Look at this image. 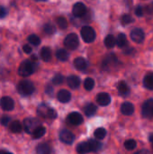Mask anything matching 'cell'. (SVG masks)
Segmentation results:
<instances>
[{
	"label": "cell",
	"mask_w": 153,
	"mask_h": 154,
	"mask_svg": "<svg viewBox=\"0 0 153 154\" xmlns=\"http://www.w3.org/2000/svg\"><path fill=\"white\" fill-rule=\"evenodd\" d=\"M35 69L36 67L34 62L32 60H24L21 63L18 69V73L21 77H29L35 71Z\"/></svg>",
	"instance_id": "cell-2"
},
{
	"label": "cell",
	"mask_w": 153,
	"mask_h": 154,
	"mask_svg": "<svg viewBox=\"0 0 153 154\" xmlns=\"http://www.w3.org/2000/svg\"><path fill=\"white\" fill-rule=\"evenodd\" d=\"M43 31L46 34H53L55 32H56V28L53 24L51 23H46L44 26H43Z\"/></svg>",
	"instance_id": "cell-35"
},
{
	"label": "cell",
	"mask_w": 153,
	"mask_h": 154,
	"mask_svg": "<svg viewBox=\"0 0 153 154\" xmlns=\"http://www.w3.org/2000/svg\"><path fill=\"white\" fill-rule=\"evenodd\" d=\"M37 154H50V148L47 143H40L36 147Z\"/></svg>",
	"instance_id": "cell-26"
},
{
	"label": "cell",
	"mask_w": 153,
	"mask_h": 154,
	"mask_svg": "<svg viewBox=\"0 0 153 154\" xmlns=\"http://www.w3.org/2000/svg\"><path fill=\"white\" fill-rule=\"evenodd\" d=\"M0 106L5 111H12L14 108V102L9 97H4L0 99Z\"/></svg>",
	"instance_id": "cell-12"
},
{
	"label": "cell",
	"mask_w": 153,
	"mask_h": 154,
	"mask_svg": "<svg viewBox=\"0 0 153 154\" xmlns=\"http://www.w3.org/2000/svg\"><path fill=\"white\" fill-rule=\"evenodd\" d=\"M77 152L79 154H87L88 152H91L88 141L87 142H82V143H78L77 146Z\"/></svg>",
	"instance_id": "cell-19"
},
{
	"label": "cell",
	"mask_w": 153,
	"mask_h": 154,
	"mask_svg": "<svg viewBox=\"0 0 153 154\" xmlns=\"http://www.w3.org/2000/svg\"><path fill=\"white\" fill-rule=\"evenodd\" d=\"M149 140H150V142H151V143L153 144V134H150V136H149Z\"/></svg>",
	"instance_id": "cell-45"
},
{
	"label": "cell",
	"mask_w": 153,
	"mask_h": 154,
	"mask_svg": "<svg viewBox=\"0 0 153 154\" xmlns=\"http://www.w3.org/2000/svg\"><path fill=\"white\" fill-rule=\"evenodd\" d=\"M67 120L68 122L72 125H81L83 122H84V119H83V116L78 113V112H73V113H70L68 117H67Z\"/></svg>",
	"instance_id": "cell-11"
},
{
	"label": "cell",
	"mask_w": 153,
	"mask_h": 154,
	"mask_svg": "<svg viewBox=\"0 0 153 154\" xmlns=\"http://www.w3.org/2000/svg\"><path fill=\"white\" fill-rule=\"evenodd\" d=\"M7 14V10L5 7H0V18L5 17Z\"/></svg>",
	"instance_id": "cell-42"
},
{
	"label": "cell",
	"mask_w": 153,
	"mask_h": 154,
	"mask_svg": "<svg viewBox=\"0 0 153 154\" xmlns=\"http://www.w3.org/2000/svg\"><path fill=\"white\" fill-rule=\"evenodd\" d=\"M115 44H116V40H115L114 35L109 34V35H107L106 37V39H105V45H106V48L112 49V48H114L115 46Z\"/></svg>",
	"instance_id": "cell-27"
},
{
	"label": "cell",
	"mask_w": 153,
	"mask_h": 154,
	"mask_svg": "<svg viewBox=\"0 0 153 154\" xmlns=\"http://www.w3.org/2000/svg\"><path fill=\"white\" fill-rule=\"evenodd\" d=\"M96 102L102 106H106L111 103V97L107 93H100L96 97Z\"/></svg>",
	"instance_id": "cell-13"
},
{
	"label": "cell",
	"mask_w": 153,
	"mask_h": 154,
	"mask_svg": "<svg viewBox=\"0 0 153 154\" xmlns=\"http://www.w3.org/2000/svg\"><path fill=\"white\" fill-rule=\"evenodd\" d=\"M143 13H144V11H143V7H142V5H138V6L135 8V14H136L137 16H139V17L143 16Z\"/></svg>",
	"instance_id": "cell-39"
},
{
	"label": "cell",
	"mask_w": 153,
	"mask_h": 154,
	"mask_svg": "<svg viewBox=\"0 0 153 154\" xmlns=\"http://www.w3.org/2000/svg\"><path fill=\"white\" fill-rule=\"evenodd\" d=\"M80 79L78 76L75 75H71L69 77L67 78V84L69 85V88H78L80 86Z\"/></svg>",
	"instance_id": "cell-16"
},
{
	"label": "cell",
	"mask_w": 153,
	"mask_h": 154,
	"mask_svg": "<svg viewBox=\"0 0 153 154\" xmlns=\"http://www.w3.org/2000/svg\"><path fill=\"white\" fill-rule=\"evenodd\" d=\"M41 58L46 62L50 60V59H51V51H50V49L49 47H43L41 50Z\"/></svg>",
	"instance_id": "cell-23"
},
{
	"label": "cell",
	"mask_w": 153,
	"mask_h": 154,
	"mask_svg": "<svg viewBox=\"0 0 153 154\" xmlns=\"http://www.w3.org/2000/svg\"><path fill=\"white\" fill-rule=\"evenodd\" d=\"M84 87L86 88V90L90 91L93 89V88L95 87V81L93 79L91 78H87L84 81Z\"/></svg>",
	"instance_id": "cell-32"
},
{
	"label": "cell",
	"mask_w": 153,
	"mask_h": 154,
	"mask_svg": "<svg viewBox=\"0 0 153 154\" xmlns=\"http://www.w3.org/2000/svg\"><path fill=\"white\" fill-rule=\"evenodd\" d=\"M115 40H116V44L119 48H124V47L127 46V44H128L127 38L124 33H119V35L117 36V39H115Z\"/></svg>",
	"instance_id": "cell-25"
},
{
	"label": "cell",
	"mask_w": 153,
	"mask_h": 154,
	"mask_svg": "<svg viewBox=\"0 0 153 154\" xmlns=\"http://www.w3.org/2000/svg\"><path fill=\"white\" fill-rule=\"evenodd\" d=\"M56 57L60 61H66L69 60V53L68 52V51H66L64 49H60L56 51Z\"/></svg>",
	"instance_id": "cell-24"
},
{
	"label": "cell",
	"mask_w": 153,
	"mask_h": 154,
	"mask_svg": "<svg viewBox=\"0 0 153 154\" xmlns=\"http://www.w3.org/2000/svg\"><path fill=\"white\" fill-rule=\"evenodd\" d=\"M96 110H97V107L92 104V103H88L84 107V113L87 116L90 117V116H93L96 113Z\"/></svg>",
	"instance_id": "cell-20"
},
{
	"label": "cell",
	"mask_w": 153,
	"mask_h": 154,
	"mask_svg": "<svg viewBox=\"0 0 153 154\" xmlns=\"http://www.w3.org/2000/svg\"><path fill=\"white\" fill-rule=\"evenodd\" d=\"M34 90H35L34 85L32 84V82L27 79L21 80L17 85V91L19 92V94L24 97L32 95L34 92Z\"/></svg>",
	"instance_id": "cell-1"
},
{
	"label": "cell",
	"mask_w": 153,
	"mask_h": 154,
	"mask_svg": "<svg viewBox=\"0 0 153 154\" xmlns=\"http://www.w3.org/2000/svg\"><path fill=\"white\" fill-rule=\"evenodd\" d=\"M143 85L146 88L153 90V72L148 73L143 79Z\"/></svg>",
	"instance_id": "cell-21"
},
{
	"label": "cell",
	"mask_w": 153,
	"mask_h": 154,
	"mask_svg": "<svg viewBox=\"0 0 153 154\" xmlns=\"http://www.w3.org/2000/svg\"><path fill=\"white\" fill-rule=\"evenodd\" d=\"M64 77L61 74H56L52 79V83L54 85H60L64 82Z\"/></svg>",
	"instance_id": "cell-37"
},
{
	"label": "cell",
	"mask_w": 153,
	"mask_h": 154,
	"mask_svg": "<svg viewBox=\"0 0 153 154\" xmlns=\"http://www.w3.org/2000/svg\"><path fill=\"white\" fill-rule=\"evenodd\" d=\"M57 98L61 103H69L71 99V94L66 89H61L58 92Z\"/></svg>",
	"instance_id": "cell-14"
},
{
	"label": "cell",
	"mask_w": 153,
	"mask_h": 154,
	"mask_svg": "<svg viewBox=\"0 0 153 154\" xmlns=\"http://www.w3.org/2000/svg\"><path fill=\"white\" fill-rule=\"evenodd\" d=\"M46 118H49V119H55L57 117V112L51 108V107H49L48 110H47V113H46Z\"/></svg>",
	"instance_id": "cell-38"
},
{
	"label": "cell",
	"mask_w": 153,
	"mask_h": 154,
	"mask_svg": "<svg viewBox=\"0 0 153 154\" xmlns=\"http://www.w3.org/2000/svg\"><path fill=\"white\" fill-rule=\"evenodd\" d=\"M131 38L132 40L136 43H142L144 41L145 34L142 29L141 28H135L131 32Z\"/></svg>",
	"instance_id": "cell-8"
},
{
	"label": "cell",
	"mask_w": 153,
	"mask_h": 154,
	"mask_svg": "<svg viewBox=\"0 0 153 154\" xmlns=\"http://www.w3.org/2000/svg\"><path fill=\"white\" fill-rule=\"evenodd\" d=\"M135 154H149V152L147 150H141V151L137 152Z\"/></svg>",
	"instance_id": "cell-44"
},
{
	"label": "cell",
	"mask_w": 153,
	"mask_h": 154,
	"mask_svg": "<svg viewBox=\"0 0 153 154\" xmlns=\"http://www.w3.org/2000/svg\"><path fill=\"white\" fill-rule=\"evenodd\" d=\"M56 23H57L59 28L61 29V30H64V29H66L68 27V22H67L66 18L63 17V16L57 17L56 18Z\"/></svg>",
	"instance_id": "cell-30"
},
{
	"label": "cell",
	"mask_w": 153,
	"mask_h": 154,
	"mask_svg": "<svg viewBox=\"0 0 153 154\" xmlns=\"http://www.w3.org/2000/svg\"><path fill=\"white\" fill-rule=\"evenodd\" d=\"M88 143L90 145V150L93 152H98L102 148V144L98 141L90 139V140H88Z\"/></svg>",
	"instance_id": "cell-29"
},
{
	"label": "cell",
	"mask_w": 153,
	"mask_h": 154,
	"mask_svg": "<svg viewBox=\"0 0 153 154\" xmlns=\"http://www.w3.org/2000/svg\"><path fill=\"white\" fill-rule=\"evenodd\" d=\"M27 40H28V42L31 44H32L34 46H38L41 43V39L36 34H31V35H29Z\"/></svg>",
	"instance_id": "cell-33"
},
{
	"label": "cell",
	"mask_w": 153,
	"mask_h": 154,
	"mask_svg": "<svg viewBox=\"0 0 153 154\" xmlns=\"http://www.w3.org/2000/svg\"><path fill=\"white\" fill-rule=\"evenodd\" d=\"M74 67L78 70H85L87 68V62L84 58L78 57L74 60Z\"/></svg>",
	"instance_id": "cell-18"
},
{
	"label": "cell",
	"mask_w": 153,
	"mask_h": 154,
	"mask_svg": "<svg viewBox=\"0 0 153 154\" xmlns=\"http://www.w3.org/2000/svg\"><path fill=\"white\" fill-rule=\"evenodd\" d=\"M9 122H10V117H8V116H4L2 118H1V124L3 125H7L8 124H9Z\"/></svg>",
	"instance_id": "cell-40"
},
{
	"label": "cell",
	"mask_w": 153,
	"mask_h": 154,
	"mask_svg": "<svg viewBox=\"0 0 153 154\" xmlns=\"http://www.w3.org/2000/svg\"><path fill=\"white\" fill-rule=\"evenodd\" d=\"M87 12V7L83 3H76L72 8V14L75 17H83Z\"/></svg>",
	"instance_id": "cell-10"
},
{
	"label": "cell",
	"mask_w": 153,
	"mask_h": 154,
	"mask_svg": "<svg viewBox=\"0 0 153 154\" xmlns=\"http://www.w3.org/2000/svg\"><path fill=\"white\" fill-rule=\"evenodd\" d=\"M59 137H60V140L63 143H66V144H72L73 142L75 141L74 134L71 132H69V130H65V129L61 130L60 132Z\"/></svg>",
	"instance_id": "cell-7"
},
{
	"label": "cell",
	"mask_w": 153,
	"mask_h": 154,
	"mask_svg": "<svg viewBox=\"0 0 153 154\" xmlns=\"http://www.w3.org/2000/svg\"><path fill=\"white\" fill-rule=\"evenodd\" d=\"M124 147L125 149L129 150V151H132V150H134L136 148V142L133 139H130V140H127L125 143H124Z\"/></svg>",
	"instance_id": "cell-36"
},
{
	"label": "cell",
	"mask_w": 153,
	"mask_h": 154,
	"mask_svg": "<svg viewBox=\"0 0 153 154\" xmlns=\"http://www.w3.org/2000/svg\"><path fill=\"white\" fill-rule=\"evenodd\" d=\"M23 128H24V131L27 133V134H32L34 132V130L39 127L41 125H40V122L36 119V118H33V117H28V118H25L23 120Z\"/></svg>",
	"instance_id": "cell-5"
},
{
	"label": "cell",
	"mask_w": 153,
	"mask_h": 154,
	"mask_svg": "<svg viewBox=\"0 0 153 154\" xmlns=\"http://www.w3.org/2000/svg\"><path fill=\"white\" fill-rule=\"evenodd\" d=\"M94 135H95V137H96V139L102 140V139H104V138L106 137V131L105 128H97V129L95 131Z\"/></svg>",
	"instance_id": "cell-34"
},
{
	"label": "cell",
	"mask_w": 153,
	"mask_h": 154,
	"mask_svg": "<svg viewBox=\"0 0 153 154\" xmlns=\"http://www.w3.org/2000/svg\"><path fill=\"white\" fill-rule=\"evenodd\" d=\"M45 133H46L45 127L40 125L39 127H37V128L34 130V132H33L32 134V137H33L34 139H39V138L42 137V136L45 134Z\"/></svg>",
	"instance_id": "cell-28"
},
{
	"label": "cell",
	"mask_w": 153,
	"mask_h": 154,
	"mask_svg": "<svg viewBox=\"0 0 153 154\" xmlns=\"http://www.w3.org/2000/svg\"><path fill=\"white\" fill-rule=\"evenodd\" d=\"M52 91H53V89H52V88L51 87H50V86H48L47 88H46V93L48 94V95H52Z\"/></svg>",
	"instance_id": "cell-43"
},
{
	"label": "cell",
	"mask_w": 153,
	"mask_h": 154,
	"mask_svg": "<svg viewBox=\"0 0 153 154\" xmlns=\"http://www.w3.org/2000/svg\"><path fill=\"white\" fill-rule=\"evenodd\" d=\"M118 63V60L117 57L114 54V53H110L109 55H107L103 63H102V67L104 69H109L112 66H115Z\"/></svg>",
	"instance_id": "cell-9"
},
{
	"label": "cell",
	"mask_w": 153,
	"mask_h": 154,
	"mask_svg": "<svg viewBox=\"0 0 153 154\" xmlns=\"http://www.w3.org/2000/svg\"><path fill=\"white\" fill-rule=\"evenodd\" d=\"M80 34H81V37L84 40V42H86L87 43L93 42L96 40V37L95 30L90 26L82 27V29L80 31Z\"/></svg>",
	"instance_id": "cell-3"
},
{
	"label": "cell",
	"mask_w": 153,
	"mask_h": 154,
	"mask_svg": "<svg viewBox=\"0 0 153 154\" xmlns=\"http://www.w3.org/2000/svg\"><path fill=\"white\" fill-rule=\"evenodd\" d=\"M121 22H122V24L127 25V24H130V23H133V22H134V18H133L131 14H125L122 15V17H121Z\"/></svg>",
	"instance_id": "cell-31"
},
{
	"label": "cell",
	"mask_w": 153,
	"mask_h": 154,
	"mask_svg": "<svg viewBox=\"0 0 153 154\" xmlns=\"http://www.w3.org/2000/svg\"><path fill=\"white\" fill-rule=\"evenodd\" d=\"M121 112L124 116H132L134 113V106L130 102H124L121 106Z\"/></svg>",
	"instance_id": "cell-15"
},
{
	"label": "cell",
	"mask_w": 153,
	"mask_h": 154,
	"mask_svg": "<svg viewBox=\"0 0 153 154\" xmlns=\"http://www.w3.org/2000/svg\"><path fill=\"white\" fill-rule=\"evenodd\" d=\"M142 116L144 118H152L153 117V99L146 100L142 106Z\"/></svg>",
	"instance_id": "cell-6"
},
{
	"label": "cell",
	"mask_w": 153,
	"mask_h": 154,
	"mask_svg": "<svg viewBox=\"0 0 153 154\" xmlns=\"http://www.w3.org/2000/svg\"><path fill=\"white\" fill-rule=\"evenodd\" d=\"M64 45L69 50H76L79 45V40L76 33H69L64 39Z\"/></svg>",
	"instance_id": "cell-4"
},
{
	"label": "cell",
	"mask_w": 153,
	"mask_h": 154,
	"mask_svg": "<svg viewBox=\"0 0 153 154\" xmlns=\"http://www.w3.org/2000/svg\"><path fill=\"white\" fill-rule=\"evenodd\" d=\"M32 60H33V61H36V60H38L35 55H32Z\"/></svg>",
	"instance_id": "cell-47"
},
{
	"label": "cell",
	"mask_w": 153,
	"mask_h": 154,
	"mask_svg": "<svg viewBox=\"0 0 153 154\" xmlns=\"http://www.w3.org/2000/svg\"><path fill=\"white\" fill-rule=\"evenodd\" d=\"M23 51H24L25 53L29 54V53H31V51H32V47H31L29 44H24V45L23 46Z\"/></svg>",
	"instance_id": "cell-41"
},
{
	"label": "cell",
	"mask_w": 153,
	"mask_h": 154,
	"mask_svg": "<svg viewBox=\"0 0 153 154\" xmlns=\"http://www.w3.org/2000/svg\"><path fill=\"white\" fill-rule=\"evenodd\" d=\"M9 129L12 133H14V134H19L22 132L23 130V126L21 125V123L19 121H13L10 123L9 125Z\"/></svg>",
	"instance_id": "cell-22"
},
{
	"label": "cell",
	"mask_w": 153,
	"mask_h": 154,
	"mask_svg": "<svg viewBox=\"0 0 153 154\" xmlns=\"http://www.w3.org/2000/svg\"><path fill=\"white\" fill-rule=\"evenodd\" d=\"M0 154H13V153H11V152H5V151H0Z\"/></svg>",
	"instance_id": "cell-46"
},
{
	"label": "cell",
	"mask_w": 153,
	"mask_h": 154,
	"mask_svg": "<svg viewBox=\"0 0 153 154\" xmlns=\"http://www.w3.org/2000/svg\"><path fill=\"white\" fill-rule=\"evenodd\" d=\"M117 89L122 97H127L130 94V88L124 81H120L117 85Z\"/></svg>",
	"instance_id": "cell-17"
},
{
	"label": "cell",
	"mask_w": 153,
	"mask_h": 154,
	"mask_svg": "<svg viewBox=\"0 0 153 154\" xmlns=\"http://www.w3.org/2000/svg\"><path fill=\"white\" fill-rule=\"evenodd\" d=\"M152 149H153V144H152Z\"/></svg>",
	"instance_id": "cell-48"
}]
</instances>
